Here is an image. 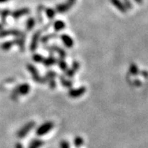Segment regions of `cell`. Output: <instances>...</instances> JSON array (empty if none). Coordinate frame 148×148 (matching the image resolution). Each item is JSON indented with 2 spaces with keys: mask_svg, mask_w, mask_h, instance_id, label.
Returning <instances> with one entry per match:
<instances>
[{
  "mask_svg": "<svg viewBox=\"0 0 148 148\" xmlns=\"http://www.w3.org/2000/svg\"><path fill=\"white\" fill-rule=\"evenodd\" d=\"M30 89H31L30 86L27 84V83L26 84L20 85L19 86H17L12 91V93L11 95V97H12V99L13 101H16V98L18 97L19 95H27V94H28L29 91H30Z\"/></svg>",
  "mask_w": 148,
  "mask_h": 148,
  "instance_id": "1",
  "label": "cell"
},
{
  "mask_svg": "<svg viewBox=\"0 0 148 148\" xmlns=\"http://www.w3.org/2000/svg\"><path fill=\"white\" fill-rule=\"evenodd\" d=\"M27 69L30 71V73H32V77H33L34 81H36V82H39V83H45L47 82V80H46L45 77L43 78V77H41L39 75L37 69L33 65H32V64H27Z\"/></svg>",
  "mask_w": 148,
  "mask_h": 148,
  "instance_id": "2",
  "label": "cell"
},
{
  "mask_svg": "<svg viewBox=\"0 0 148 148\" xmlns=\"http://www.w3.org/2000/svg\"><path fill=\"white\" fill-rule=\"evenodd\" d=\"M53 127V123L52 122H46L42 124L40 127H38L36 131V134L38 136H43L46 134Z\"/></svg>",
  "mask_w": 148,
  "mask_h": 148,
  "instance_id": "3",
  "label": "cell"
},
{
  "mask_svg": "<svg viewBox=\"0 0 148 148\" xmlns=\"http://www.w3.org/2000/svg\"><path fill=\"white\" fill-rule=\"evenodd\" d=\"M35 126V123L34 122H31V123H28L27 124H26L23 127H21V129L19 130V132H17V137L19 138H22L24 137H26L28 132L32 130V128Z\"/></svg>",
  "mask_w": 148,
  "mask_h": 148,
  "instance_id": "4",
  "label": "cell"
},
{
  "mask_svg": "<svg viewBox=\"0 0 148 148\" xmlns=\"http://www.w3.org/2000/svg\"><path fill=\"white\" fill-rule=\"evenodd\" d=\"M40 31L36 32L35 35L32 37V40L31 43V46H30V49L32 52H34L38 47V42L40 40Z\"/></svg>",
  "mask_w": 148,
  "mask_h": 148,
  "instance_id": "5",
  "label": "cell"
},
{
  "mask_svg": "<svg viewBox=\"0 0 148 148\" xmlns=\"http://www.w3.org/2000/svg\"><path fill=\"white\" fill-rule=\"evenodd\" d=\"M86 92V87L84 86H82L77 90H71L69 91V95L72 98H77V97H79L81 95H82Z\"/></svg>",
  "mask_w": 148,
  "mask_h": 148,
  "instance_id": "6",
  "label": "cell"
},
{
  "mask_svg": "<svg viewBox=\"0 0 148 148\" xmlns=\"http://www.w3.org/2000/svg\"><path fill=\"white\" fill-rule=\"evenodd\" d=\"M46 49H49V51H51V52H56V53H58L59 54V56H60V58H64L66 57V52H65V50L63 49L62 48L53 45V46H50V47H47Z\"/></svg>",
  "mask_w": 148,
  "mask_h": 148,
  "instance_id": "7",
  "label": "cell"
},
{
  "mask_svg": "<svg viewBox=\"0 0 148 148\" xmlns=\"http://www.w3.org/2000/svg\"><path fill=\"white\" fill-rule=\"evenodd\" d=\"M79 68H80L79 63H78V62H77V61H75V62H73V64L72 68L66 71V75H67L68 77H73V75L76 73V72L79 69Z\"/></svg>",
  "mask_w": 148,
  "mask_h": 148,
  "instance_id": "8",
  "label": "cell"
},
{
  "mask_svg": "<svg viewBox=\"0 0 148 148\" xmlns=\"http://www.w3.org/2000/svg\"><path fill=\"white\" fill-rule=\"evenodd\" d=\"M60 38L62 39V41L64 42L65 46L68 48H72L73 46V40L71 37L68 36V35H62Z\"/></svg>",
  "mask_w": 148,
  "mask_h": 148,
  "instance_id": "9",
  "label": "cell"
},
{
  "mask_svg": "<svg viewBox=\"0 0 148 148\" xmlns=\"http://www.w3.org/2000/svg\"><path fill=\"white\" fill-rule=\"evenodd\" d=\"M29 12H30V9L27 8H21V9H18V10L13 12H12V16L14 18H19L20 16L27 15Z\"/></svg>",
  "mask_w": 148,
  "mask_h": 148,
  "instance_id": "10",
  "label": "cell"
},
{
  "mask_svg": "<svg viewBox=\"0 0 148 148\" xmlns=\"http://www.w3.org/2000/svg\"><path fill=\"white\" fill-rule=\"evenodd\" d=\"M21 32L17 31V30H10V31H3V32H0V37L6 36H15L18 37L21 36Z\"/></svg>",
  "mask_w": 148,
  "mask_h": 148,
  "instance_id": "11",
  "label": "cell"
},
{
  "mask_svg": "<svg viewBox=\"0 0 148 148\" xmlns=\"http://www.w3.org/2000/svg\"><path fill=\"white\" fill-rule=\"evenodd\" d=\"M25 35L21 34L20 36H18V38H16V40H14V44H16L19 47L21 51L24 50V44H25Z\"/></svg>",
  "mask_w": 148,
  "mask_h": 148,
  "instance_id": "12",
  "label": "cell"
},
{
  "mask_svg": "<svg viewBox=\"0 0 148 148\" xmlns=\"http://www.w3.org/2000/svg\"><path fill=\"white\" fill-rule=\"evenodd\" d=\"M70 8H70L69 6V4L66 3L58 4V5L56 6V12H58V13H60V14H62V13H64V12H68Z\"/></svg>",
  "mask_w": 148,
  "mask_h": 148,
  "instance_id": "13",
  "label": "cell"
},
{
  "mask_svg": "<svg viewBox=\"0 0 148 148\" xmlns=\"http://www.w3.org/2000/svg\"><path fill=\"white\" fill-rule=\"evenodd\" d=\"M56 62H57V59H55V58L53 57V55H51V56H49L46 59H44V61H43L42 63L45 65V67H49V66L55 64Z\"/></svg>",
  "mask_w": 148,
  "mask_h": 148,
  "instance_id": "14",
  "label": "cell"
},
{
  "mask_svg": "<svg viewBox=\"0 0 148 148\" xmlns=\"http://www.w3.org/2000/svg\"><path fill=\"white\" fill-rule=\"evenodd\" d=\"M53 27L56 32H59L65 28V23L62 21H56L53 23Z\"/></svg>",
  "mask_w": 148,
  "mask_h": 148,
  "instance_id": "15",
  "label": "cell"
},
{
  "mask_svg": "<svg viewBox=\"0 0 148 148\" xmlns=\"http://www.w3.org/2000/svg\"><path fill=\"white\" fill-rule=\"evenodd\" d=\"M36 25V20L33 17H30L27 21V31H32Z\"/></svg>",
  "mask_w": 148,
  "mask_h": 148,
  "instance_id": "16",
  "label": "cell"
},
{
  "mask_svg": "<svg viewBox=\"0 0 148 148\" xmlns=\"http://www.w3.org/2000/svg\"><path fill=\"white\" fill-rule=\"evenodd\" d=\"M43 144H44V143H43L41 140H35V141H33L31 143L29 148H39Z\"/></svg>",
  "mask_w": 148,
  "mask_h": 148,
  "instance_id": "17",
  "label": "cell"
},
{
  "mask_svg": "<svg viewBox=\"0 0 148 148\" xmlns=\"http://www.w3.org/2000/svg\"><path fill=\"white\" fill-rule=\"evenodd\" d=\"M13 45H14V41H7V42L3 43L1 45V48L3 50H8V49H10L12 47Z\"/></svg>",
  "mask_w": 148,
  "mask_h": 148,
  "instance_id": "18",
  "label": "cell"
},
{
  "mask_svg": "<svg viewBox=\"0 0 148 148\" xmlns=\"http://www.w3.org/2000/svg\"><path fill=\"white\" fill-rule=\"evenodd\" d=\"M60 82H61L62 85L64 86H65V87H69H69H71L73 86V82L71 81H69V80H66L64 77H60Z\"/></svg>",
  "mask_w": 148,
  "mask_h": 148,
  "instance_id": "19",
  "label": "cell"
},
{
  "mask_svg": "<svg viewBox=\"0 0 148 148\" xmlns=\"http://www.w3.org/2000/svg\"><path fill=\"white\" fill-rule=\"evenodd\" d=\"M58 66L61 70L63 71H67V69H68V66H67V64L66 62L64 61V58H59V60L58 61Z\"/></svg>",
  "mask_w": 148,
  "mask_h": 148,
  "instance_id": "20",
  "label": "cell"
},
{
  "mask_svg": "<svg viewBox=\"0 0 148 148\" xmlns=\"http://www.w3.org/2000/svg\"><path fill=\"white\" fill-rule=\"evenodd\" d=\"M45 12H46V15H47V16L49 17V20H52L53 17L55 16V15H56L55 11L52 9V8H47L45 10Z\"/></svg>",
  "mask_w": 148,
  "mask_h": 148,
  "instance_id": "21",
  "label": "cell"
},
{
  "mask_svg": "<svg viewBox=\"0 0 148 148\" xmlns=\"http://www.w3.org/2000/svg\"><path fill=\"white\" fill-rule=\"evenodd\" d=\"M58 36V35L56 34V33H53V34H51V35H47V36H44L41 38V40H40V41L42 43H46L47 41H49L50 39H52V38H55V37Z\"/></svg>",
  "mask_w": 148,
  "mask_h": 148,
  "instance_id": "22",
  "label": "cell"
},
{
  "mask_svg": "<svg viewBox=\"0 0 148 148\" xmlns=\"http://www.w3.org/2000/svg\"><path fill=\"white\" fill-rule=\"evenodd\" d=\"M83 143H84V141H83L82 138H81V137H77V138H75V140H74V145H75V147H80L82 146Z\"/></svg>",
  "mask_w": 148,
  "mask_h": 148,
  "instance_id": "23",
  "label": "cell"
},
{
  "mask_svg": "<svg viewBox=\"0 0 148 148\" xmlns=\"http://www.w3.org/2000/svg\"><path fill=\"white\" fill-rule=\"evenodd\" d=\"M32 58H33V60H34L35 62H36V63H42L43 61H44V59H45V58H43L42 56H41L40 54H39V53L34 54Z\"/></svg>",
  "mask_w": 148,
  "mask_h": 148,
  "instance_id": "24",
  "label": "cell"
},
{
  "mask_svg": "<svg viewBox=\"0 0 148 148\" xmlns=\"http://www.w3.org/2000/svg\"><path fill=\"white\" fill-rule=\"evenodd\" d=\"M9 14H10V11L8 10V9H4V10L2 12L1 16H2V21H3V22L6 23V18H7V16H8Z\"/></svg>",
  "mask_w": 148,
  "mask_h": 148,
  "instance_id": "25",
  "label": "cell"
},
{
  "mask_svg": "<svg viewBox=\"0 0 148 148\" xmlns=\"http://www.w3.org/2000/svg\"><path fill=\"white\" fill-rule=\"evenodd\" d=\"M57 76V74L55 73L53 71H49V72H48L47 74H46V76H45V78L46 80H50V79H53L55 77Z\"/></svg>",
  "mask_w": 148,
  "mask_h": 148,
  "instance_id": "26",
  "label": "cell"
},
{
  "mask_svg": "<svg viewBox=\"0 0 148 148\" xmlns=\"http://www.w3.org/2000/svg\"><path fill=\"white\" fill-rule=\"evenodd\" d=\"M60 147L61 148H70L69 143L67 141H63L60 143Z\"/></svg>",
  "mask_w": 148,
  "mask_h": 148,
  "instance_id": "27",
  "label": "cell"
},
{
  "mask_svg": "<svg viewBox=\"0 0 148 148\" xmlns=\"http://www.w3.org/2000/svg\"><path fill=\"white\" fill-rule=\"evenodd\" d=\"M49 87L51 89H54L56 87V82L54 81V79H50L49 80Z\"/></svg>",
  "mask_w": 148,
  "mask_h": 148,
  "instance_id": "28",
  "label": "cell"
},
{
  "mask_svg": "<svg viewBox=\"0 0 148 148\" xmlns=\"http://www.w3.org/2000/svg\"><path fill=\"white\" fill-rule=\"evenodd\" d=\"M75 3H76V0H68V2H67V3L69 4L70 8H72L75 4Z\"/></svg>",
  "mask_w": 148,
  "mask_h": 148,
  "instance_id": "29",
  "label": "cell"
},
{
  "mask_svg": "<svg viewBox=\"0 0 148 148\" xmlns=\"http://www.w3.org/2000/svg\"><path fill=\"white\" fill-rule=\"evenodd\" d=\"M16 148H23V146L20 143H18L16 144Z\"/></svg>",
  "mask_w": 148,
  "mask_h": 148,
  "instance_id": "30",
  "label": "cell"
},
{
  "mask_svg": "<svg viewBox=\"0 0 148 148\" xmlns=\"http://www.w3.org/2000/svg\"><path fill=\"white\" fill-rule=\"evenodd\" d=\"M8 0H0V3H5V2H8Z\"/></svg>",
  "mask_w": 148,
  "mask_h": 148,
  "instance_id": "31",
  "label": "cell"
}]
</instances>
